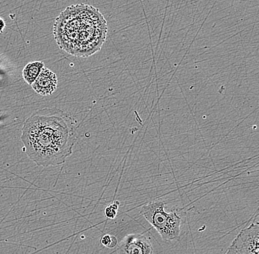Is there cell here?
<instances>
[{
	"label": "cell",
	"instance_id": "cell-1",
	"mask_svg": "<svg viewBox=\"0 0 259 254\" xmlns=\"http://www.w3.org/2000/svg\"><path fill=\"white\" fill-rule=\"evenodd\" d=\"M21 139L29 158L45 168L64 164L77 141L70 116L52 108L40 109L26 120Z\"/></svg>",
	"mask_w": 259,
	"mask_h": 254
},
{
	"label": "cell",
	"instance_id": "cell-2",
	"mask_svg": "<svg viewBox=\"0 0 259 254\" xmlns=\"http://www.w3.org/2000/svg\"><path fill=\"white\" fill-rule=\"evenodd\" d=\"M107 30L106 21L98 9L80 4L68 7L57 17L53 34L61 49L87 58L100 49Z\"/></svg>",
	"mask_w": 259,
	"mask_h": 254
},
{
	"label": "cell",
	"instance_id": "cell-3",
	"mask_svg": "<svg viewBox=\"0 0 259 254\" xmlns=\"http://www.w3.org/2000/svg\"><path fill=\"white\" fill-rule=\"evenodd\" d=\"M141 214L153 226L164 241L177 239L181 234V219L177 211H166V203L155 200L144 205Z\"/></svg>",
	"mask_w": 259,
	"mask_h": 254
},
{
	"label": "cell",
	"instance_id": "cell-4",
	"mask_svg": "<svg viewBox=\"0 0 259 254\" xmlns=\"http://www.w3.org/2000/svg\"><path fill=\"white\" fill-rule=\"evenodd\" d=\"M226 254H259V222L251 223L241 231Z\"/></svg>",
	"mask_w": 259,
	"mask_h": 254
},
{
	"label": "cell",
	"instance_id": "cell-5",
	"mask_svg": "<svg viewBox=\"0 0 259 254\" xmlns=\"http://www.w3.org/2000/svg\"><path fill=\"white\" fill-rule=\"evenodd\" d=\"M117 254H153L150 239L144 234H129L121 241Z\"/></svg>",
	"mask_w": 259,
	"mask_h": 254
},
{
	"label": "cell",
	"instance_id": "cell-6",
	"mask_svg": "<svg viewBox=\"0 0 259 254\" xmlns=\"http://www.w3.org/2000/svg\"><path fill=\"white\" fill-rule=\"evenodd\" d=\"M58 78L56 74L49 69L44 68L32 85L37 93L41 95H52L57 88Z\"/></svg>",
	"mask_w": 259,
	"mask_h": 254
},
{
	"label": "cell",
	"instance_id": "cell-7",
	"mask_svg": "<svg viewBox=\"0 0 259 254\" xmlns=\"http://www.w3.org/2000/svg\"><path fill=\"white\" fill-rule=\"evenodd\" d=\"M44 68H45V64L40 61L29 63L24 68L23 72H22L24 80L28 85H32Z\"/></svg>",
	"mask_w": 259,
	"mask_h": 254
},
{
	"label": "cell",
	"instance_id": "cell-8",
	"mask_svg": "<svg viewBox=\"0 0 259 254\" xmlns=\"http://www.w3.org/2000/svg\"><path fill=\"white\" fill-rule=\"evenodd\" d=\"M119 201L118 200H115L113 203L110 205L109 206L106 207L105 209V215L106 218H109V219H114L117 215L118 209H119Z\"/></svg>",
	"mask_w": 259,
	"mask_h": 254
},
{
	"label": "cell",
	"instance_id": "cell-9",
	"mask_svg": "<svg viewBox=\"0 0 259 254\" xmlns=\"http://www.w3.org/2000/svg\"><path fill=\"white\" fill-rule=\"evenodd\" d=\"M100 243L108 248H113L117 245L118 240L115 236L105 234L100 239Z\"/></svg>",
	"mask_w": 259,
	"mask_h": 254
},
{
	"label": "cell",
	"instance_id": "cell-10",
	"mask_svg": "<svg viewBox=\"0 0 259 254\" xmlns=\"http://www.w3.org/2000/svg\"><path fill=\"white\" fill-rule=\"evenodd\" d=\"M5 28H6V22L0 17V33L3 32Z\"/></svg>",
	"mask_w": 259,
	"mask_h": 254
}]
</instances>
